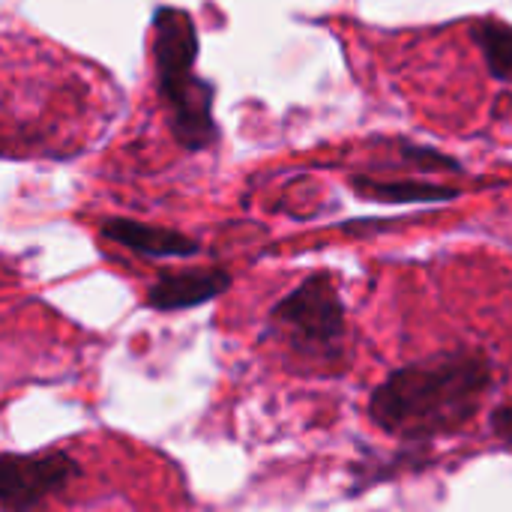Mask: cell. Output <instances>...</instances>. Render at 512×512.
<instances>
[{
    "mask_svg": "<svg viewBox=\"0 0 512 512\" xmlns=\"http://www.w3.org/2000/svg\"><path fill=\"white\" fill-rule=\"evenodd\" d=\"M351 186L372 198V201H387V204H426V201H450L459 198L456 186H441V183H420V180H396V177H351Z\"/></svg>",
    "mask_w": 512,
    "mask_h": 512,
    "instance_id": "cell-7",
    "label": "cell"
},
{
    "mask_svg": "<svg viewBox=\"0 0 512 512\" xmlns=\"http://www.w3.org/2000/svg\"><path fill=\"white\" fill-rule=\"evenodd\" d=\"M267 336L318 372L348 369V309L330 273H312L267 315Z\"/></svg>",
    "mask_w": 512,
    "mask_h": 512,
    "instance_id": "cell-3",
    "label": "cell"
},
{
    "mask_svg": "<svg viewBox=\"0 0 512 512\" xmlns=\"http://www.w3.org/2000/svg\"><path fill=\"white\" fill-rule=\"evenodd\" d=\"M477 48L486 57V66L495 81H512V24L486 18L471 27Z\"/></svg>",
    "mask_w": 512,
    "mask_h": 512,
    "instance_id": "cell-8",
    "label": "cell"
},
{
    "mask_svg": "<svg viewBox=\"0 0 512 512\" xmlns=\"http://www.w3.org/2000/svg\"><path fill=\"white\" fill-rule=\"evenodd\" d=\"M489 432H492V438H495V444L501 450H510L512 453V399L492 411Z\"/></svg>",
    "mask_w": 512,
    "mask_h": 512,
    "instance_id": "cell-9",
    "label": "cell"
},
{
    "mask_svg": "<svg viewBox=\"0 0 512 512\" xmlns=\"http://www.w3.org/2000/svg\"><path fill=\"white\" fill-rule=\"evenodd\" d=\"M198 33L186 9L162 6L153 15V66L156 90L168 114V129L174 141L201 153L216 144L219 126L213 120V84L195 72Z\"/></svg>",
    "mask_w": 512,
    "mask_h": 512,
    "instance_id": "cell-2",
    "label": "cell"
},
{
    "mask_svg": "<svg viewBox=\"0 0 512 512\" xmlns=\"http://www.w3.org/2000/svg\"><path fill=\"white\" fill-rule=\"evenodd\" d=\"M99 234L117 246H126L129 252L144 255V258H192L198 252V240L183 231L162 228V225H144V222L123 219V216L102 219Z\"/></svg>",
    "mask_w": 512,
    "mask_h": 512,
    "instance_id": "cell-6",
    "label": "cell"
},
{
    "mask_svg": "<svg viewBox=\"0 0 512 512\" xmlns=\"http://www.w3.org/2000/svg\"><path fill=\"white\" fill-rule=\"evenodd\" d=\"M495 387L486 351L453 348L393 369L369 396V420L384 435L420 447L462 432Z\"/></svg>",
    "mask_w": 512,
    "mask_h": 512,
    "instance_id": "cell-1",
    "label": "cell"
},
{
    "mask_svg": "<svg viewBox=\"0 0 512 512\" xmlns=\"http://www.w3.org/2000/svg\"><path fill=\"white\" fill-rule=\"evenodd\" d=\"M81 474L69 450L45 453H0V507L33 510L63 495Z\"/></svg>",
    "mask_w": 512,
    "mask_h": 512,
    "instance_id": "cell-4",
    "label": "cell"
},
{
    "mask_svg": "<svg viewBox=\"0 0 512 512\" xmlns=\"http://www.w3.org/2000/svg\"><path fill=\"white\" fill-rule=\"evenodd\" d=\"M231 288V273L225 267H201V270H165L147 288L144 306L153 312H180L204 306L222 297Z\"/></svg>",
    "mask_w": 512,
    "mask_h": 512,
    "instance_id": "cell-5",
    "label": "cell"
}]
</instances>
